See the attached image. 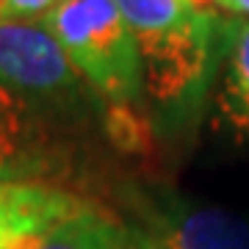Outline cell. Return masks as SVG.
<instances>
[{"label": "cell", "instance_id": "6da1fadb", "mask_svg": "<svg viewBox=\"0 0 249 249\" xmlns=\"http://www.w3.org/2000/svg\"><path fill=\"white\" fill-rule=\"evenodd\" d=\"M42 22L94 91L114 103L139 97V39L114 0H58Z\"/></svg>", "mask_w": 249, "mask_h": 249}, {"label": "cell", "instance_id": "7a4b0ae2", "mask_svg": "<svg viewBox=\"0 0 249 249\" xmlns=\"http://www.w3.org/2000/svg\"><path fill=\"white\" fill-rule=\"evenodd\" d=\"M142 53V89L163 114L180 116L199 106L222 58L224 19L191 9L175 25L136 36Z\"/></svg>", "mask_w": 249, "mask_h": 249}, {"label": "cell", "instance_id": "3957f363", "mask_svg": "<svg viewBox=\"0 0 249 249\" xmlns=\"http://www.w3.org/2000/svg\"><path fill=\"white\" fill-rule=\"evenodd\" d=\"M0 86L42 100L78 91V70L42 19H0Z\"/></svg>", "mask_w": 249, "mask_h": 249}, {"label": "cell", "instance_id": "277c9868", "mask_svg": "<svg viewBox=\"0 0 249 249\" xmlns=\"http://www.w3.org/2000/svg\"><path fill=\"white\" fill-rule=\"evenodd\" d=\"M144 249H249V219L224 208L166 205L152 224V235L139 241Z\"/></svg>", "mask_w": 249, "mask_h": 249}, {"label": "cell", "instance_id": "5b68a950", "mask_svg": "<svg viewBox=\"0 0 249 249\" xmlns=\"http://www.w3.org/2000/svg\"><path fill=\"white\" fill-rule=\"evenodd\" d=\"M83 205L47 186L0 180V249H36L39 241Z\"/></svg>", "mask_w": 249, "mask_h": 249}, {"label": "cell", "instance_id": "8992f818", "mask_svg": "<svg viewBox=\"0 0 249 249\" xmlns=\"http://www.w3.org/2000/svg\"><path fill=\"white\" fill-rule=\"evenodd\" d=\"M224 78L219 91V111L232 130H249V19H224Z\"/></svg>", "mask_w": 249, "mask_h": 249}, {"label": "cell", "instance_id": "52a82bcc", "mask_svg": "<svg viewBox=\"0 0 249 249\" xmlns=\"http://www.w3.org/2000/svg\"><path fill=\"white\" fill-rule=\"evenodd\" d=\"M36 249H136V244L106 216L83 208L47 232Z\"/></svg>", "mask_w": 249, "mask_h": 249}, {"label": "cell", "instance_id": "ba28073f", "mask_svg": "<svg viewBox=\"0 0 249 249\" xmlns=\"http://www.w3.org/2000/svg\"><path fill=\"white\" fill-rule=\"evenodd\" d=\"M114 3L136 36L163 31L191 11V6H186L183 0H114Z\"/></svg>", "mask_w": 249, "mask_h": 249}, {"label": "cell", "instance_id": "9c48e42d", "mask_svg": "<svg viewBox=\"0 0 249 249\" xmlns=\"http://www.w3.org/2000/svg\"><path fill=\"white\" fill-rule=\"evenodd\" d=\"M22 136V106L6 86H0V163L11 160Z\"/></svg>", "mask_w": 249, "mask_h": 249}, {"label": "cell", "instance_id": "30bf717a", "mask_svg": "<svg viewBox=\"0 0 249 249\" xmlns=\"http://www.w3.org/2000/svg\"><path fill=\"white\" fill-rule=\"evenodd\" d=\"M58 0H3V19H45Z\"/></svg>", "mask_w": 249, "mask_h": 249}, {"label": "cell", "instance_id": "8fae6325", "mask_svg": "<svg viewBox=\"0 0 249 249\" xmlns=\"http://www.w3.org/2000/svg\"><path fill=\"white\" fill-rule=\"evenodd\" d=\"M216 3H219V9H224L227 14L249 19V0H216Z\"/></svg>", "mask_w": 249, "mask_h": 249}, {"label": "cell", "instance_id": "7c38bea8", "mask_svg": "<svg viewBox=\"0 0 249 249\" xmlns=\"http://www.w3.org/2000/svg\"><path fill=\"white\" fill-rule=\"evenodd\" d=\"M186 6H191V9H205V6H211V3H216V0H183Z\"/></svg>", "mask_w": 249, "mask_h": 249}, {"label": "cell", "instance_id": "4fadbf2b", "mask_svg": "<svg viewBox=\"0 0 249 249\" xmlns=\"http://www.w3.org/2000/svg\"><path fill=\"white\" fill-rule=\"evenodd\" d=\"M136 249H144V247H142V244H136Z\"/></svg>", "mask_w": 249, "mask_h": 249}]
</instances>
